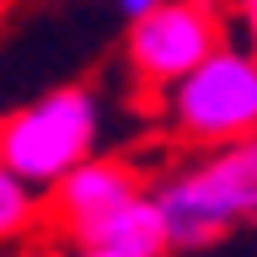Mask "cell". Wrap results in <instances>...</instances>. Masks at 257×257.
<instances>
[{
    "mask_svg": "<svg viewBox=\"0 0 257 257\" xmlns=\"http://www.w3.org/2000/svg\"><path fill=\"white\" fill-rule=\"evenodd\" d=\"M161 220V257H204L246 230L257 214V145L198 150L166 177L145 182Z\"/></svg>",
    "mask_w": 257,
    "mask_h": 257,
    "instance_id": "cell-1",
    "label": "cell"
},
{
    "mask_svg": "<svg viewBox=\"0 0 257 257\" xmlns=\"http://www.w3.org/2000/svg\"><path fill=\"white\" fill-rule=\"evenodd\" d=\"M96 140H102V102L91 86L70 80L0 118V166L32 193H48L96 156Z\"/></svg>",
    "mask_w": 257,
    "mask_h": 257,
    "instance_id": "cell-2",
    "label": "cell"
},
{
    "mask_svg": "<svg viewBox=\"0 0 257 257\" xmlns=\"http://www.w3.org/2000/svg\"><path fill=\"white\" fill-rule=\"evenodd\" d=\"M161 112L177 145L225 150V145L252 140L257 128V59L241 43H220L204 64H193L182 80L161 91Z\"/></svg>",
    "mask_w": 257,
    "mask_h": 257,
    "instance_id": "cell-3",
    "label": "cell"
},
{
    "mask_svg": "<svg viewBox=\"0 0 257 257\" xmlns=\"http://www.w3.org/2000/svg\"><path fill=\"white\" fill-rule=\"evenodd\" d=\"M220 43H230L220 0H161L156 11L128 22L123 59H128V75L140 86L166 91L172 80L188 75L193 64H204Z\"/></svg>",
    "mask_w": 257,
    "mask_h": 257,
    "instance_id": "cell-4",
    "label": "cell"
},
{
    "mask_svg": "<svg viewBox=\"0 0 257 257\" xmlns=\"http://www.w3.org/2000/svg\"><path fill=\"white\" fill-rule=\"evenodd\" d=\"M145 193V177L140 166H128L118 156H91L86 166L54 182L48 188V214H54V230H64V241L75 252H91V246H107V236L118 230L134 198Z\"/></svg>",
    "mask_w": 257,
    "mask_h": 257,
    "instance_id": "cell-5",
    "label": "cell"
},
{
    "mask_svg": "<svg viewBox=\"0 0 257 257\" xmlns=\"http://www.w3.org/2000/svg\"><path fill=\"white\" fill-rule=\"evenodd\" d=\"M43 214V193H32L27 182H16L6 166H0V246L16 236H27Z\"/></svg>",
    "mask_w": 257,
    "mask_h": 257,
    "instance_id": "cell-6",
    "label": "cell"
},
{
    "mask_svg": "<svg viewBox=\"0 0 257 257\" xmlns=\"http://www.w3.org/2000/svg\"><path fill=\"white\" fill-rule=\"evenodd\" d=\"M112 6H118V16H123V22H140L145 11H156L161 0H112Z\"/></svg>",
    "mask_w": 257,
    "mask_h": 257,
    "instance_id": "cell-7",
    "label": "cell"
},
{
    "mask_svg": "<svg viewBox=\"0 0 257 257\" xmlns=\"http://www.w3.org/2000/svg\"><path fill=\"white\" fill-rule=\"evenodd\" d=\"M75 257H140V252H112V246H91V252H75Z\"/></svg>",
    "mask_w": 257,
    "mask_h": 257,
    "instance_id": "cell-8",
    "label": "cell"
},
{
    "mask_svg": "<svg viewBox=\"0 0 257 257\" xmlns=\"http://www.w3.org/2000/svg\"><path fill=\"white\" fill-rule=\"evenodd\" d=\"M236 6H241V11H246V16H252V0H236Z\"/></svg>",
    "mask_w": 257,
    "mask_h": 257,
    "instance_id": "cell-9",
    "label": "cell"
},
{
    "mask_svg": "<svg viewBox=\"0 0 257 257\" xmlns=\"http://www.w3.org/2000/svg\"><path fill=\"white\" fill-rule=\"evenodd\" d=\"M6 6H11V0H0V11H6Z\"/></svg>",
    "mask_w": 257,
    "mask_h": 257,
    "instance_id": "cell-10",
    "label": "cell"
}]
</instances>
